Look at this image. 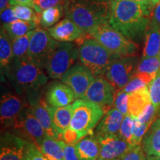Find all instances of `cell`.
<instances>
[{
    "instance_id": "1",
    "label": "cell",
    "mask_w": 160,
    "mask_h": 160,
    "mask_svg": "<svg viewBox=\"0 0 160 160\" xmlns=\"http://www.w3.org/2000/svg\"><path fill=\"white\" fill-rule=\"evenodd\" d=\"M151 8L138 2L111 0L109 24L130 40H138L151 22Z\"/></svg>"
},
{
    "instance_id": "2",
    "label": "cell",
    "mask_w": 160,
    "mask_h": 160,
    "mask_svg": "<svg viewBox=\"0 0 160 160\" xmlns=\"http://www.w3.org/2000/svg\"><path fill=\"white\" fill-rule=\"evenodd\" d=\"M111 0H68L65 14L87 34L101 24L109 22Z\"/></svg>"
},
{
    "instance_id": "3",
    "label": "cell",
    "mask_w": 160,
    "mask_h": 160,
    "mask_svg": "<svg viewBox=\"0 0 160 160\" xmlns=\"http://www.w3.org/2000/svg\"><path fill=\"white\" fill-rule=\"evenodd\" d=\"M8 73L16 88L27 93L39 91L48 82L42 68L28 57L13 60Z\"/></svg>"
},
{
    "instance_id": "4",
    "label": "cell",
    "mask_w": 160,
    "mask_h": 160,
    "mask_svg": "<svg viewBox=\"0 0 160 160\" xmlns=\"http://www.w3.org/2000/svg\"><path fill=\"white\" fill-rule=\"evenodd\" d=\"M119 57L93 38L84 39L79 48L80 62L94 77L105 75L111 63Z\"/></svg>"
},
{
    "instance_id": "5",
    "label": "cell",
    "mask_w": 160,
    "mask_h": 160,
    "mask_svg": "<svg viewBox=\"0 0 160 160\" xmlns=\"http://www.w3.org/2000/svg\"><path fill=\"white\" fill-rule=\"evenodd\" d=\"M73 113L69 127L85 136L93 134L96 126L105 115L97 104L85 99H77L72 104Z\"/></svg>"
},
{
    "instance_id": "6",
    "label": "cell",
    "mask_w": 160,
    "mask_h": 160,
    "mask_svg": "<svg viewBox=\"0 0 160 160\" xmlns=\"http://www.w3.org/2000/svg\"><path fill=\"white\" fill-rule=\"evenodd\" d=\"M88 35L119 57L133 55L138 49V46L132 40L113 28L109 22L98 25Z\"/></svg>"
},
{
    "instance_id": "7",
    "label": "cell",
    "mask_w": 160,
    "mask_h": 160,
    "mask_svg": "<svg viewBox=\"0 0 160 160\" xmlns=\"http://www.w3.org/2000/svg\"><path fill=\"white\" fill-rule=\"evenodd\" d=\"M58 43L59 42L51 37L48 30L37 28L31 37L28 58L39 67L45 68Z\"/></svg>"
},
{
    "instance_id": "8",
    "label": "cell",
    "mask_w": 160,
    "mask_h": 160,
    "mask_svg": "<svg viewBox=\"0 0 160 160\" xmlns=\"http://www.w3.org/2000/svg\"><path fill=\"white\" fill-rule=\"evenodd\" d=\"M79 57V48L72 42H59L48 64L45 67L48 74L52 79H61L72 68Z\"/></svg>"
},
{
    "instance_id": "9",
    "label": "cell",
    "mask_w": 160,
    "mask_h": 160,
    "mask_svg": "<svg viewBox=\"0 0 160 160\" xmlns=\"http://www.w3.org/2000/svg\"><path fill=\"white\" fill-rule=\"evenodd\" d=\"M8 129L14 131L15 134L19 136L28 141L35 143L38 147L48 134L41 124L33 114L31 108L28 105L17 119Z\"/></svg>"
},
{
    "instance_id": "10",
    "label": "cell",
    "mask_w": 160,
    "mask_h": 160,
    "mask_svg": "<svg viewBox=\"0 0 160 160\" xmlns=\"http://www.w3.org/2000/svg\"><path fill=\"white\" fill-rule=\"evenodd\" d=\"M137 62V57L133 55L117 58L110 65L105 77L117 90L120 91L125 87L135 74Z\"/></svg>"
},
{
    "instance_id": "11",
    "label": "cell",
    "mask_w": 160,
    "mask_h": 160,
    "mask_svg": "<svg viewBox=\"0 0 160 160\" xmlns=\"http://www.w3.org/2000/svg\"><path fill=\"white\" fill-rule=\"evenodd\" d=\"M117 88L108 80L107 78L95 77L86 92L84 99L99 105L105 113L110 111L114 103Z\"/></svg>"
},
{
    "instance_id": "12",
    "label": "cell",
    "mask_w": 160,
    "mask_h": 160,
    "mask_svg": "<svg viewBox=\"0 0 160 160\" xmlns=\"http://www.w3.org/2000/svg\"><path fill=\"white\" fill-rule=\"evenodd\" d=\"M95 77L82 64L71 68L61 78L62 82L71 88L77 99H84L86 92Z\"/></svg>"
},
{
    "instance_id": "13",
    "label": "cell",
    "mask_w": 160,
    "mask_h": 160,
    "mask_svg": "<svg viewBox=\"0 0 160 160\" xmlns=\"http://www.w3.org/2000/svg\"><path fill=\"white\" fill-rule=\"evenodd\" d=\"M27 102L31 108L33 114L39 122L49 137L58 139L52 119L48 111V104L44 99L42 96L38 92L27 93Z\"/></svg>"
},
{
    "instance_id": "14",
    "label": "cell",
    "mask_w": 160,
    "mask_h": 160,
    "mask_svg": "<svg viewBox=\"0 0 160 160\" xmlns=\"http://www.w3.org/2000/svg\"><path fill=\"white\" fill-rule=\"evenodd\" d=\"M28 105V102H26L20 96L15 93L6 92L2 95L0 103L2 127L8 128Z\"/></svg>"
},
{
    "instance_id": "15",
    "label": "cell",
    "mask_w": 160,
    "mask_h": 160,
    "mask_svg": "<svg viewBox=\"0 0 160 160\" xmlns=\"http://www.w3.org/2000/svg\"><path fill=\"white\" fill-rule=\"evenodd\" d=\"M96 137L99 143V159H121L131 148H133L122 139L119 134H105Z\"/></svg>"
},
{
    "instance_id": "16",
    "label": "cell",
    "mask_w": 160,
    "mask_h": 160,
    "mask_svg": "<svg viewBox=\"0 0 160 160\" xmlns=\"http://www.w3.org/2000/svg\"><path fill=\"white\" fill-rule=\"evenodd\" d=\"M27 142L28 140L12 132H5L1 137L0 160H25Z\"/></svg>"
},
{
    "instance_id": "17",
    "label": "cell",
    "mask_w": 160,
    "mask_h": 160,
    "mask_svg": "<svg viewBox=\"0 0 160 160\" xmlns=\"http://www.w3.org/2000/svg\"><path fill=\"white\" fill-rule=\"evenodd\" d=\"M47 30L53 39L62 42H72L80 40L82 42L86 34L85 31L68 18L61 20Z\"/></svg>"
},
{
    "instance_id": "18",
    "label": "cell",
    "mask_w": 160,
    "mask_h": 160,
    "mask_svg": "<svg viewBox=\"0 0 160 160\" xmlns=\"http://www.w3.org/2000/svg\"><path fill=\"white\" fill-rule=\"evenodd\" d=\"M73 91L64 83L57 82L52 85L46 93V101L53 107H65L75 101Z\"/></svg>"
},
{
    "instance_id": "19",
    "label": "cell",
    "mask_w": 160,
    "mask_h": 160,
    "mask_svg": "<svg viewBox=\"0 0 160 160\" xmlns=\"http://www.w3.org/2000/svg\"><path fill=\"white\" fill-rule=\"evenodd\" d=\"M124 116L117 108H113L105 113L96 128L95 135L119 134Z\"/></svg>"
},
{
    "instance_id": "20",
    "label": "cell",
    "mask_w": 160,
    "mask_h": 160,
    "mask_svg": "<svg viewBox=\"0 0 160 160\" xmlns=\"http://www.w3.org/2000/svg\"><path fill=\"white\" fill-rule=\"evenodd\" d=\"M152 103L148 86L129 93L128 112L133 119H138Z\"/></svg>"
},
{
    "instance_id": "21",
    "label": "cell",
    "mask_w": 160,
    "mask_h": 160,
    "mask_svg": "<svg viewBox=\"0 0 160 160\" xmlns=\"http://www.w3.org/2000/svg\"><path fill=\"white\" fill-rule=\"evenodd\" d=\"M142 148L147 157H160V118H158L146 132Z\"/></svg>"
},
{
    "instance_id": "22",
    "label": "cell",
    "mask_w": 160,
    "mask_h": 160,
    "mask_svg": "<svg viewBox=\"0 0 160 160\" xmlns=\"http://www.w3.org/2000/svg\"><path fill=\"white\" fill-rule=\"evenodd\" d=\"M81 160H98L100 154L99 140L95 135H88L74 145Z\"/></svg>"
},
{
    "instance_id": "23",
    "label": "cell",
    "mask_w": 160,
    "mask_h": 160,
    "mask_svg": "<svg viewBox=\"0 0 160 160\" xmlns=\"http://www.w3.org/2000/svg\"><path fill=\"white\" fill-rule=\"evenodd\" d=\"M159 73L160 59L159 57H142L138 64L135 75L148 85Z\"/></svg>"
},
{
    "instance_id": "24",
    "label": "cell",
    "mask_w": 160,
    "mask_h": 160,
    "mask_svg": "<svg viewBox=\"0 0 160 160\" xmlns=\"http://www.w3.org/2000/svg\"><path fill=\"white\" fill-rule=\"evenodd\" d=\"M48 111L59 139V135L69 128L71 124L73 113L72 105L65 107H53L48 105Z\"/></svg>"
},
{
    "instance_id": "25",
    "label": "cell",
    "mask_w": 160,
    "mask_h": 160,
    "mask_svg": "<svg viewBox=\"0 0 160 160\" xmlns=\"http://www.w3.org/2000/svg\"><path fill=\"white\" fill-rule=\"evenodd\" d=\"M142 57H159L160 51V27L150 22L145 33Z\"/></svg>"
},
{
    "instance_id": "26",
    "label": "cell",
    "mask_w": 160,
    "mask_h": 160,
    "mask_svg": "<svg viewBox=\"0 0 160 160\" xmlns=\"http://www.w3.org/2000/svg\"><path fill=\"white\" fill-rule=\"evenodd\" d=\"M13 60L12 39L2 26L0 32V65L2 71V70L8 71Z\"/></svg>"
},
{
    "instance_id": "27",
    "label": "cell",
    "mask_w": 160,
    "mask_h": 160,
    "mask_svg": "<svg viewBox=\"0 0 160 160\" xmlns=\"http://www.w3.org/2000/svg\"><path fill=\"white\" fill-rule=\"evenodd\" d=\"M39 148L49 160H65V151L62 140L47 135Z\"/></svg>"
},
{
    "instance_id": "28",
    "label": "cell",
    "mask_w": 160,
    "mask_h": 160,
    "mask_svg": "<svg viewBox=\"0 0 160 160\" xmlns=\"http://www.w3.org/2000/svg\"><path fill=\"white\" fill-rule=\"evenodd\" d=\"M38 24L34 22H27L18 19L17 21L10 24L3 25L2 27L12 40L22 37L27 34L30 31L35 30Z\"/></svg>"
},
{
    "instance_id": "29",
    "label": "cell",
    "mask_w": 160,
    "mask_h": 160,
    "mask_svg": "<svg viewBox=\"0 0 160 160\" xmlns=\"http://www.w3.org/2000/svg\"><path fill=\"white\" fill-rule=\"evenodd\" d=\"M64 12L65 8L62 6H57L45 10L40 14L39 25L44 28H49L59 22Z\"/></svg>"
},
{
    "instance_id": "30",
    "label": "cell",
    "mask_w": 160,
    "mask_h": 160,
    "mask_svg": "<svg viewBox=\"0 0 160 160\" xmlns=\"http://www.w3.org/2000/svg\"><path fill=\"white\" fill-rule=\"evenodd\" d=\"M33 31H34V30L28 32L27 34L24 35L22 37L12 40L13 53L14 59H19L28 57L31 39Z\"/></svg>"
},
{
    "instance_id": "31",
    "label": "cell",
    "mask_w": 160,
    "mask_h": 160,
    "mask_svg": "<svg viewBox=\"0 0 160 160\" xmlns=\"http://www.w3.org/2000/svg\"><path fill=\"white\" fill-rule=\"evenodd\" d=\"M13 10L16 17L18 19L27 22H34L38 25L40 22V16L38 14L33 8L25 5H11Z\"/></svg>"
},
{
    "instance_id": "32",
    "label": "cell",
    "mask_w": 160,
    "mask_h": 160,
    "mask_svg": "<svg viewBox=\"0 0 160 160\" xmlns=\"http://www.w3.org/2000/svg\"><path fill=\"white\" fill-rule=\"evenodd\" d=\"M151 125L145 124L140 122L139 119L133 118V126H132V144L133 146L141 145L142 142L146 132L149 129Z\"/></svg>"
},
{
    "instance_id": "33",
    "label": "cell",
    "mask_w": 160,
    "mask_h": 160,
    "mask_svg": "<svg viewBox=\"0 0 160 160\" xmlns=\"http://www.w3.org/2000/svg\"><path fill=\"white\" fill-rule=\"evenodd\" d=\"M67 2L68 0H32V8L40 16L43 11L51 8L57 6L65 8Z\"/></svg>"
},
{
    "instance_id": "34",
    "label": "cell",
    "mask_w": 160,
    "mask_h": 160,
    "mask_svg": "<svg viewBox=\"0 0 160 160\" xmlns=\"http://www.w3.org/2000/svg\"><path fill=\"white\" fill-rule=\"evenodd\" d=\"M132 126H133V118L130 114L125 116L122 123L120 127L119 135L131 147H133L132 144Z\"/></svg>"
},
{
    "instance_id": "35",
    "label": "cell",
    "mask_w": 160,
    "mask_h": 160,
    "mask_svg": "<svg viewBox=\"0 0 160 160\" xmlns=\"http://www.w3.org/2000/svg\"><path fill=\"white\" fill-rule=\"evenodd\" d=\"M128 97L129 93H126L122 90H120L117 92L114 99L115 108H117L120 113H122L124 116L129 114L128 112Z\"/></svg>"
},
{
    "instance_id": "36",
    "label": "cell",
    "mask_w": 160,
    "mask_h": 160,
    "mask_svg": "<svg viewBox=\"0 0 160 160\" xmlns=\"http://www.w3.org/2000/svg\"><path fill=\"white\" fill-rule=\"evenodd\" d=\"M25 160H49L35 143L30 141H28L25 146Z\"/></svg>"
},
{
    "instance_id": "37",
    "label": "cell",
    "mask_w": 160,
    "mask_h": 160,
    "mask_svg": "<svg viewBox=\"0 0 160 160\" xmlns=\"http://www.w3.org/2000/svg\"><path fill=\"white\" fill-rule=\"evenodd\" d=\"M148 86L152 103L160 111V73Z\"/></svg>"
},
{
    "instance_id": "38",
    "label": "cell",
    "mask_w": 160,
    "mask_h": 160,
    "mask_svg": "<svg viewBox=\"0 0 160 160\" xmlns=\"http://www.w3.org/2000/svg\"><path fill=\"white\" fill-rule=\"evenodd\" d=\"M85 137H86L85 134L75 131V130L69 127L59 135V139L62 140L64 142L68 144V145H75L78 142Z\"/></svg>"
},
{
    "instance_id": "39",
    "label": "cell",
    "mask_w": 160,
    "mask_h": 160,
    "mask_svg": "<svg viewBox=\"0 0 160 160\" xmlns=\"http://www.w3.org/2000/svg\"><path fill=\"white\" fill-rule=\"evenodd\" d=\"M158 113H159L158 109L153 105V103H151L137 119L143 123L152 125L153 122L157 119Z\"/></svg>"
},
{
    "instance_id": "40",
    "label": "cell",
    "mask_w": 160,
    "mask_h": 160,
    "mask_svg": "<svg viewBox=\"0 0 160 160\" xmlns=\"http://www.w3.org/2000/svg\"><path fill=\"white\" fill-rule=\"evenodd\" d=\"M147 155L143 151L142 145H137L131 148L120 160H145Z\"/></svg>"
},
{
    "instance_id": "41",
    "label": "cell",
    "mask_w": 160,
    "mask_h": 160,
    "mask_svg": "<svg viewBox=\"0 0 160 160\" xmlns=\"http://www.w3.org/2000/svg\"><path fill=\"white\" fill-rule=\"evenodd\" d=\"M146 85H147L142 80L140 79L139 77H137V75L134 74L128 82V83L125 85V87L122 90L126 92V93H131L142 88L143 87H145Z\"/></svg>"
},
{
    "instance_id": "42",
    "label": "cell",
    "mask_w": 160,
    "mask_h": 160,
    "mask_svg": "<svg viewBox=\"0 0 160 160\" xmlns=\"http://www.w3.org/2000/svg\"><path fill=\"white\" fill-rule=\"evenodd\" d=\"M17 20H18V19L16 17L14 12H13V10L11 8V6L1 11V21L3 25L12 23L13 22L17 21Z\"/></svg>"
},
{
    "instance_id": "43",
    "label": "cell",
    "mask_w": 160,
    "mask_h": 160,
    "mask_svg": "<svg viewBox=\"0 0 160 160\" xmlns=\"http://www.w3.org/2000/svg\"><path fill=\"white\" fill-rule=\"evenodd\" d=\"M62 145L64 151H65V160H81L78 157L74 145H68V144L64 142L63 141Z\"/></svg>"
},
{
    "instance_id": "44",
    "label": "cell",
    "mask_w": 160,
    "mask_h": 160,
    "mask_svg": "<svg viewBox=\"0 0 160 160\" xmlns=\"http://www.w3.org/2000/svg\"><path fill=\"white\" fill-rule=\"evenodd\" d=\"M151 22L160 27V2L156 4L151 17Z\"/></svg>"
},
{
    "instance_id": "45",
    "label": "cell",
    "mask_w": 160,
    "mask_h": 160,
    "mask_svg": "<svg viewBox=\"0 0 160 160\" xmlns=\"http://www.w3.org/2000/svg\"><path fill=\"white\" fill-rule=\"evenodd\" d=\"M28 5L32 8V0H11L10 5Z\"/></svg>"
},
{
    "instance_id": "46",
    "label": "cell",
    "mask_w": 160,
    "mask_h": 160,
    "mask_svg": "<svg viewBox=\"0 0 160 160\" xmlns=\"http://www.w3.org/2000/svg\"><path fill=\"white\" fill-rule=\"evenodd\" d=\"M11 0H0V11H2L10 7Z\"/></svg>"
},
{
    "instance_id": "47",
    "label": "cell",
    "mask_w": 160,
    "mask_h": 160,
    "mask_svg": "<svg viewBox=\"0 0 160 160\" xmlns=\"http://www.w3.org/2000/svg\"><path fill=\"white\" fill-rule=\"evenodd\" d=\"M128 1L138 2H141V3L145 4V5H150V6H151V7H153V6H154V5H153V3H152L151 0H128Z\"/></svg>"
},
{
    "instance_id": "48",
    "label": "cell",
    "mask_w": 160,
    "mask_h": 160,
    "mask_svg": "<svg viewBox=\"0 0 160 160\" xmlns=\"http://www.w3.org/2000/svg\"><path fill=\"white\" fill-rule=\"evenodd\" d=\"M145 160H160V157H147Z\"/></svg>"
},
{
    "instance_id": "49",
    "label": "cell",
    "mask_w": 160,
    "mask_h": 160,
    "mask_svg": "<svg viewBox=\"0 0 160 160\" xmlns=\"http://www.w3.org/2000/svg\"><path fill=\"white\" fill-rule=\"evenodd\" d=\"M151 2H152V3H153V5H155L156 4H157L158 2H159L160 0H151Z\"/></svg>"
},
{
    "instance_id": "50",
    "label": "cell",
    "mask_w": 160,
    "mask_h": 160,
    "mask_svg": "<svg viewBox=\"0 0 160 160\" xmlns=\"http://www.w3.org/2000/svg\"><path fill=\"white\" fill-rule=\"evenodd\" d=\"M98 160H120V159H98Z\"/></svg>"
},
{
    "instance_id": "51",
    "label": "cell",
    "mask_w": 160,
    "mask_h": 160,
    "mask_svg": "<svg viewBox=\"0 0 160 160\" xmlns=\"http://www.w3.org/2000/svg\"><path fill=\"white\" fill-rule=\"evenodd\" d=\"M159 59H160V51H159Z\"/></svg>"
}]
</instances>
